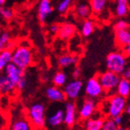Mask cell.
Wrapping results in <instances>:
<instances>
[{
  "label": "cell",
  "mask_w": 130,
  "mask_h": 130,
  "mask_svg": "<svg viewBox=\"0 0 130 130\" xmlns=\"http://www.w3.org/2000/svg\"><path fill=\"white\" fill-rule=\"evenodd\" d=\"M10 130H32V126L29 119L24 118H19L12 122Z\"/></svg>",
  "instance_id": "obj_22"
},
{
  "label": "cell",
  "mask_w": 130,
  "mask_h": 130,
  "mask_svg": "<svg viewBox=\"0 0 130 130\" xmlns=\"http://www.w3.org/2000/svg\"><path fill=\"white\" fill-rule=\"evenodd\" d=\"M118 126L115 123L113 118H108L104 121L102 130H118Z\"/></svg>",
  "instance_id": "obj_31"
},
{
  "label": "cell",
  "mask_w": 130,
  "mask_h": 130,
  "mask_svg": "<svg viewBox=\"0 0 130 130\" xmlns=\"http://www.w3.org/2000/svg\"><path fill=\"white\" fill-rule=\"evenodd\" d=\"M115 40L120 48H124L126 45H130V29L115 32Z\"/></svg>",
  "instance_id": "obj_19"
},
{
  "label": "cell",
  "mask_w": 130,
  "mask_h": 130,
  "mask_svg": "<svg viewBox=\"0 0 130 130\" xmlns=\"http://www.w3.org/2000/svg\"><path fill=\"white\" fill-rule=\"evenodd\" d=\"M4 125H5L4 122L2 120H0V130H4Z\"/></svg>",
  "instance_id": "obj_39"
},
{
  "label": "cell",
  "mask_w": 130,
  "mask_h": 130,
  "mask_svg": "<svg viewBox=\"0 0 130 130\" xmlns=\"http://www.w3.org/2000/svg\"><path fill=\"white\" fill-rule=\"evenodd\" d=\"M116 93L127 99L130 96V80L122 77L118 84Z\"/></svg>",
  "instance_id": "obj_21"
},
{
  "label": "cell",
  "mask_w": 130,
  "mask_h": 130,
  "mask_svg": "<svg viewBox=\"0 0 130 130\" xmlns=\"http://www.w3.org/2000/svg\"><path fill=\"white\" fill-rule=\"evenodd\" d=\"M64 124V108H57L47 115L46 127L48 130H59Z\"/></svg>",
  "instance_id": "obj_6"
},
{
  "label": "cell",
  "mask_w": 130,
  "mask_h": 130,
  "mask_svg": "<svg viewBox=\"0 0 130 130\" xmlns=\"http://www.w3.org/2000/svg\"><path fill=\"white\" fill-rule=\"evenodd\" d=\"M113 119L118 126H121L123 125V123H124V117H123V115H119V116L115 117V118H113Z\"/></svg>",
  "instance_id": "obj_34"
},
{
  "label": "cell",
  "mask_w": 130,
  "mask_h": 130,
  "mask_svg": "<svg viewBox=\"0 0 130 130\" xmlns=\"http://www.w3.org/2000/svg\"><path fill=\"white\" fill-rule=\"evenodd\" d=\"M1 32H2V29H1V26H0V35H1Z\"/></svg>",
  "instance_id": "obj_44"
},
{
  "label": "cell",
  "mask_w": 130,
  "mask_h": 130,
  "mask_svg": "<svg viewBox=\"0 0 130 130\" xmlns=\"http://www.w3.org/2000/svg\"><path fill=\"white\" fill-rule=\"evenodd\" d=\"M53 13V7L51 0H40L37 6L38 19L42 24L45 23Z\"/></svg>",
  "instance_id": "obj_11"
},
{
  "label": "cell",
  "mask_w": 130,
  "mask_h": 130,
  "mask_svg": "<svg viewBox=\"0 0 130 130\" xmlns=\"http://www.w3.org/2000/svg\"><path fill=\"white\" fill-rule=\"evenodd\" d=\"M64 125L67 127L72 126L77 121V107L72 100L66 102L64 105Z\"/></svg>",
  "instance_id": "obj_12"
},
{
  "label": "cell",
  "mask_w": 130,
  "mask_h": 130,
  "mask_svg": "<svg viewBox=\"0 0 130 130\" xmlns=\"http://www.w3.org/2000/svg\"><path fill=\"white\" fill-rule=\"evenodd\" d=\"M91 10L95 15L102 16L107 13L109 5V0H89Z\"/></svg>",
  "instance_id": "obj_16"
},
{
  "label": "cell",
  "mask_w": 130,
  "mask_h": 130,
  "mask_svg": "<svg viewBox=\"0 0 130 130\" xmlns=\"http://www.w3.org/2000/svg\"><path fill=\"white\" fill-rule=\"evenodd\" d=\"M37 130H48V129H45V128L43 127V128H40V129H37Z\"/></svg>",
  "instance_id": "obj_43"
},
{
  "label": "cell",
  "mask_w": 130,
  "mask_h": 130,
  "mask_svg": "<svg viewBox=\"0 0 130 130\" xmlns=\"http://www.w3.org/2000/svg\"><path fill=\"white\" fill-rule=\"evenodd\" d=\"M29 121L35 129L43 128L46 126V108L43 103H34L27 112Z\"/></svg>",
  "instance_id": "obj_3"
},
{
  "label": "cell",
  "mask_w": 130,
  "mask_h": 130,
  "mask_svg": "<svg viewBox=\"0 0 130 130\" xmlns=\"http://www.w3.org/2000/svg\"><path fill=\"white\" fill-rule=\"evenodd\" d=\"M14 10L8 6H2L0 7V17L5 21H9L14 17Z\"/></svg>",
  "instance_id": "obj_29"
},
{
  "label": "cell",
  "mask_w": 130,
  "mask_h": 130,
  "mask_svg": "<svg viewBox=\"0 0 130 130\" xmlns=\"http://www.w3.org/2000/svg\"><path fill=\"white\" fill-rule=\"evenodd\" d=\"M0 113H1V111H0Z\"/></svg>",
  "instance_id": "obj_46"
},
{
  "label": "cell",
  "mask_w": 130,
  "mask_h": 130,
  "mask_svg": "<svg viewBox=\"0 0 130 130\" xmlns=\"http://www.w3.org/2000/svg\"><path fill=\"white\" fill-rule=\"evenodd\" d=\"M118 130H130V129H128V128H126V127H124V126H118Z\"/></svg>",
  "instance_id": "obj_41"
},
{
  "label": "cell",
  "mask_w": 130,
  "mask_h": 130,
  "mask_svg": "<svg viewBox=\"0 0 130 130\" xmlns=\"http://www.w3.org/2000/svg\"><path fill=\"white\" fill-rule=\"evenodd\" d=\"M45 95L50 101L55 102V103H61L66 100L64 91L60 87L54 85L47 88L45 90Z\"/></svg>",
  "instance_id": "obj_13"
},
{
  "label": "cell",
  "mask_w": 130,
  "mask_h": 130,
  "mask_svg": "<svg viewBox=\"0 0 130 130\" xmlns=\"http://www.w3.org/2000/svg\"><path fill=\"white\" fill-rule=\"evenodd\" d=\"M125 112H126V113L127 114L128 116H130V102H129V103H127V105H126V110H125Z\"/></svg>",
  "instance_id": "obj_38"
},
{
  "label": "cell",
  "mask_w": 130,
  "mask_h": 130,
  "mask_svg": "<svg viewBox=\"0 0 130 130\" xmlns=\"http://www.w3.org/2000/svg\"><path fill=\"white\" fill-rule=\"evenodd\" d=\"M98 78L100 79V84L103 87L106 93L109 94V95L115 94L118 84L121 79L118 74L107 70L106 71H104L98 76Z\"/></svg>",
  "instance_id": "obj_5"
},
{
  "label": "cell",
  "mask_w": 130,
  "mask_h": 130,
  "mask_svg": "<svg viewBox=\"0 0 130 130\" xmlns=\"http://www.w3.org/2000/svg\"><path fill=\"white\" fill-rule=\"evenodd\" d=\"M16 84L3 73L0 75V95H7L14 91Z\"/></svg>",
  "instance_id": "obj_17"
},
{
  "label": "cell",
  "mask_w": 130,
  "mask_h": 130,
  "mask_svg": "<svg viewBox=\"0 0 130 130\" xmlns=\"http://www.w3.org/2000/svg\"><path fill=\"white\" fill-rule=\"evenodd\" d=\"M5 4H6V0H0V7L4 6Z\"/></svg>",
  "instance_id": "obj_40"
},
{
  "label": "cell",
  "mask_w": 130,
  "mask_h": 130,
  "mask_svg": "<svg viewBox=\"0 0 130 130\" xmlns=\"http://www.w3.org/2000/svg\"><path fill=\"white\" fill-rule=\"evenodd\" d=\"M68 77H67V74L66 72L62 71H57L56 73L54 74L53 78V83L54 86H57V87H63V86L66 85L68 81Z\"/></svg>",
  "instance_id": "obj_26"
},
{
  "label": "cell",
  "mask_w": 130,
  "mask_h": 130,
  "mask_svg": "<svg viewBox=\"0 0 130 130\" xmlns=\"http://www.w3.org/2000/svg\"><path fill=\"white\" fill-rule=\"evenodd\" d=\"M122 52L125 53L126 57H130V45H126L124 48H122Z\"/></svg>",
  "instance_id": "obj_37"
},
{
  "label": "cell",
  "mask_w": 130,
  "mask_h": 130,
  "mask_svg": "<svg viewBox=\"0 0 130 130\" xmlns=\"http://www.w3.org/2000/svg\"><path fill=\"white\" fill-rule=\"evenodd\" d=\"M127 105L126 98L122 97L118 93L110 95L108 99L102 104V111L108 118H115L119 115H123Z\"/></svg>",
  "instance_id": "obj_1"
},
{
  "label": "cell",
  "mask_w": 130,
  "mask_h": 130,
  "mask_svg": "<svg viewBox=\"0 0 130 130\" xmlns=\"http://www.w3.org/2000/svg\"><path fill=\"white\" fill-rule=\"evenodd\" d=\"M60 30V25H58L57 24H53L49 26V32L51 35H58Z\"/></svg>",
  "instance_id": "obj_33"
},
{
  "label": "cell",
  "mask_w": 130,
  "mask_h": 130,
  "mask_svg": "<svg viewBox=\"0 0 130 130\" xmlns=\"http://www.w3.org/2000/svg\"><path fill=\"white\" fill-rule=\"evenodd\" d=\"M122 77L130 80V66L129 67H126V69H125L124 72L122 73Z\"/></svg>",
  "instance_id": "obj_36"
},
{
  "label": "cell",
  "mask_w": 130,
  "mask_h": 130,
  "mask_svg": "<svg viewBox=\"0 0 130 130\" xmlns=\"http://www.w3.org/2000/svg\"><path fill=\"white\" fill-rule=\"evenodd\" d=\"M81 75V71L79 67H76L72 71V77L73 79H79Z\"/></svg>",
  "instance_id": "obj_35"
},
{
  "label": "cell",
  "mask_w": 130,
  "mask_h": 130,
  "mask_svg": "<svg viewBox=\"0 0 130 130\" xmlns=\"http://www.w3.org/2000/svg\"><path fill=\"white\" fill-rule=\"evenodd\" d=\"M10 62H12V50L7 49V50L1 52L0 53V67L5 70L6 65H8Z\"/></svg>",
  "instance_id": "obj_28"
},
{
  "label": "cell",
  "mask_w": 130,
  "mask_h": 130,
  "mask_svg": "<svg viewBox=\"0 0 130 130\" xmlns=\"http://www.w3.org/2000/svg\"><path fill=\"white\" fill-rule=\"evenodd\" d=\"M27 86V81L25 79V78L23 77L20 80L16 83V89H18V90H24Z\"/></svg>",
  "instance_id": "obj_32"
},
{
  "label": "cell",
  "mask_w": 130,
  "mask_h": 130,
  "mask_svg": "<svg viewBox=\"0 0 130 130\" xmlns=\"http://www.w3.org/2000/svg\"><path fill=\"white\" fill-rule=\"evenodd\" d=\"M4 73L15 84L24 77V70L19 68L17 65L13 62L6 65V67L4 70Z\"/></svg>",
  "instance_id": "obj_15"
},
{
  "label": "cell",
  "mask_w": 130,
  "mask_h": 130,
  "mask_svg": "<svg viewBox=\"0 0 130 130\" xmlns=\"http://www.w3.org/2000/svg\"><path fill=\"white\" fill-rule=\"evenodd\" d=\"M130 11L129 0H113V14L118 18H124Z\"/></svg>",
  "instance_id": "obj_14"
},
{
  "label": "cell",
  "mask_w": 130,
  "mask_h": 130,
  "mask_svg": "<svg viewBox=\"0 0 130 130\" xmlns=\"http://www.w3.org/2000/svg\"><path fill=\"white\" fill-rule=\"evenodd\" d=\"M12 62L22 70H26L34 62V53L28 44L20 43L12 50Z\"/></svg>",
  "instance_id": "obj_2"
},
{
  "label": "cell",
  "mask_w": 130,
  "mask_h": 130,
  "mask_svg": "<svg viewBox=\"0 0 130 130\" xmlns=\"http://www.w3.org/2000/svg\"><path fill=\"white\" fill-rule=\"evenodd\" d=\"M129 29H130V24H129Z\"/></svg>",
  "instance_id": "obj_45"
},
{
  "label": "cell",
  "mask_w": 130,
  "mask_h": 130,
  "mask_svg": "<svg viewBox=\"0 0 130 130\" xmlns=\"http://www.w3.org/2000/svg\"><path fill=\"white\" fill-rule=\"evenodd\" d=\"M104 121L105 119L102 117L93 116L86 122V130H102Z\"/></svg>",
  "instance_id": "obj_23"
},
{
  "label": "cell",
  "mask_w": 130,
  "mask_h": 130,
  "mask_svg": "<svg viewBox=\"0 0 130 130\" xmlns=\"http://www.w3.org/2000/svg\"><path fill=\"white\" fill-rule=\"evenodd\" d=\"M84 91L88 98L93 99V100H99L103 97L104 94L106 93L98 77L90 78L86 82Z\"/></svg>",
  "instance_id": "obj_7"
},
{
  "label": "cell",
  "mask_w": 130,
  "mask_h": 130,
  "mask_svg": "<svg viewBox=\"0 0 130 130\" xmlns=\"http://www.w3.org/2000/svg\"><path fill=\"white\" fill-rule=\"evenodd\" d=\"M76 28L71 23H63L61 25H60V30L58 32V35L62 40H68V39L73 37L75 35Z\"/></svg>",
  "instance_id": "obj_18"
},
{
  "label": "cell",
  "mask_w": 130,
  "mask_h": 130,
  "mask_svg": "<svg viewBox=\"0 0 130 130\" xmlns=\"http://www.w3.org/2000/svg\"><path fill=\"white\" fill-rule=\"evenodd\" d=\"M97 110V102L93 99H86L81 104L79 109V116L81 119L88 120L89 118H92L95 115Z\"/></svg>",
  "instance_id": "obj_10"
},
{
  "label": "cell",
  "mask_w": 130,
  "mask_h": 130,
  "mask_svg": "<svg viewBox=\"0 0 130 130\" xmlns=\"http://www.w3.org/2000/svg\"><path fill=\"white\" fill-rule=\"evenodd\" d=\"M83 89V83L79 79H73L68 81L64 86L63 91L66 96V99L69 100H74L79 97Z\"/></svg>",
  "instance_id": "obj_8"
},
{
  "label": "cell",
  "mask_w": 130,
  "mask_h": 130,
  "mask_svg": "<svg viewBox=\"0 0 130 130\" xmlns=\"http://www.w3.org/2000/svg\"><path fill=\"white\" fill-rule=\"evenodd\" d=\"M73 3V0H60L56 6L57 12L61 14H65L70 11Z\"/></svg>",
  "instance_id": "obj_27"
},
{
  "label": "cell",
  "mask_w": 130,
  "mask_h": 130,
  "mask_svg": "<svg viewBox=\"0 0 130 130\" xmlns=\"http://www.w3.org/2000/svg\"><path fill=\"white\" fill-rule=\"evenodd\" d=\"M14 43H12V37L10 32L7 31H2L0 35V53L5 50L10 49L13 50L14 47H13Z\"/></svg>",
  "instance_id": "obj_20"
},
{
  "label": "cell",
  "mask_w": 130,
  "mask_h": 130,
  "mask_svg": "<svg viewBox=\"0 0 130 130\" xmlns=\"http://www.w3.org/2000/svg\"><path fill=\"white\" fill-rule=\"evenodd\" d=\"M73 9H74L75 16L80 20L89 18V16L92 14L89 0H75Z\"/></svg>",
  "instance_id": "obj_9"
},
{
  "label": "cell",
  "mask_w": 130,
  "mask_h": 130,
  "mask_svg": "<svg viewBox=\"0 0 130 130\" xmlns=\"http://www.w3.org/2000/svg\"><path fill=\"white\" fill-rule=\"evenodd\" d=\"M94 30H95V23L93 20L89 18L83 20L80 27V34L82 36L85 38L89 37L93 34Z\"/></svg>",
  "instance_id": "obj_25"
},
{
  "label": "cell",
  "mask_w": 130,
  "mask_h": 130,
  "mask_svg": "<svg viewBox=\"0 0 130 130\" xmlns=\"http://www.w3.org/2000/svg\"><path fill=\"white\" fill-rule=\"evenodd\" d=\"M114 31L115 32H118V31H122V30H126V29L129 28V24L126 22L125 19L119 18L114 24Z\"/></svg>",
  "instance_id": "obj_30"
},
{
  "label": "cell",
  "mask_w": 130,
  "mask_h": 130,
  "mask_svg": "<svg viewBox=\"0 0 130 130\" xmlns=\"http://www.w3.org/2000/svg\"><path fill=\"white\" fill-rule=\"evenodd\" d=\"M126 56L123 52H112L108 54L106 59L107 70L122 75L125 69L126 68Z\"/></svg>",
  "instance_id": "obj_4"
},
{
  "label": "cell",
  "mask_w": 130,
  "mask_h": 130,
  "mask_svg": "<svg viewBox=\"0 0 130 130\" xmlns=\"http://www.w3.org/2000/svg\"><path fill=\"white\" fill-rule=\"evenodd\" d=\"M4 71V69H3V68H1L0 67V75H1V74H2V71Z\"/></svg>",
  "instance_id": "obj_42"
},
{
  "label": "cell",
  "mask_w": 130,
  "mask_h": 130,
  "mask_svg": "<svg viewBox=\"0 0 130 130\" xmlns=\"http://www.w3.org/2000/svg\"><path fill=\"white\" fill-rule=\"evenodd\" d=\"M78 61V58L74 55L62 54L58 58L57 63L61 68H69L70 66L75 65Z\"/></svg>",
  "instance_id": "obj_24"
}]
</instances>
